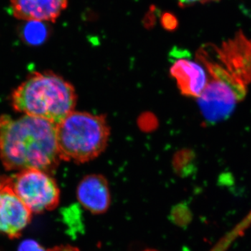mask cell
Returning a JSON list of instances; mask_svg holds the SVG:
<instances>
[{
  "mask_svg": "<svg viewBox=\"0 0 251 251\" xmlns=\"http://www.w3.org/2000/svg\"><path fill=\"white\" fill-rule=\"evenodd\" d=\"M193 158H194V155L189 150L180 151L175 160V168L178 170L179 173H184V167L191 164V162H193Z\"/></svg>",
  "mask_w": 251,
  "mask_h": 251,
  "instance_id": "7c38bea8",
  "label": "cell"
},
{
  "mask_svg": "<svg viewBox=\"0 0 251 251\" xmlns=\"http://www.w3.org/2000/svg\"><path fill=\"white\" fill-rule=\"evenodd\" d=\"M19 34L23 42L27 45L36 46L44 44L50 34V27L42 21H25L19 29Z\"/></svg>",
  "mask_w": 251,
  "mask_h": 251,
  "instance_id": "30bf717a",
  "label": "cell"
},
{
  "mask_svg": "<svg viewBox=\"0 0 251 251\" xmlns=\"http://www.w3.org/2000/svg\"><path fill=\"white\" fill-rule=\"evenodd\" d=\"M201 63L186 58L176 59L171 68L174 77L183 95L198 99L207 84V75Z\"/></svg>",
  "mask_w": 251,
  "mask_h": 251,
  "instance_id": "ba28073f",
  "label": "cell"
},
{
  "mask_svg": "<svg viewBox=\"0 0 251 251\" xmlns=\"http://www.w3.org/2000/svg\"><path fill=\"white\" fill-rule=\"evenodd\" d=\"M18 251H47L39 243L33 239H26L20 244Z\"/></svg>",
  "mask_w": 251,
  "mask_h": 251,
  "instance_id": "4fadbf2b",
  "label": "cell"
},
{
  "mask_svg": "<svg viewBox=\"0 0 251 251\" xmlns=\"http://www.w3.org/2000/svg\"><path fill=\"white\" fill-rule=\"evenodd\" d=\"M77 95L72 84L52 72H36L13 92L15 110L59 124L74 111Z\"/></svg>",
  "mask_w": 251,
  "mask_h": 251,
  "instance_id": "3957f363",
  "label": "cell"
},
{
  "mask_svg": "<svg viewBox=\"0 0 251 251\" xmlns=\"http://www.w3.org/2000/svg\"><path fill=\"white\" fill-rule=\"evenodd\" d=\"M110 131L103 115L73 111L57 125L61 160L84 163L105 151Z\"/></svg>",
  "mask_w": 251,
  "mask_h": 251,
  "instance_id": "277c9868",
  "label": "cell"
},
{
  "mask_svg": "<svg viewBox=\"0 0 251 251\" xmlns=\"http://www.w3.org/2000/svg\"><path fill=\"white\" fill-rule=\"evenodd\" d=\"M181 6H187V5L195 4V3H204L207 1H214V0H178Z\"/></svg>",
  "mask_w": 251,
  "mask_h": 251,
  "instance_id": "9a60e30c",
  "label": "cell"
},
{
  "mask_svg": "<svg viewBox=\"0 0 251 251\" xmlns=\"http://www.w3.org/2000/svg\"><path fill=\"white\" fill-rule=\"evenodd\" d=\"M196 57L209 73L198 99L201 114L209 125L224 122L244 100L251 84V39L239 31L219 45L202 46Z\"/></svg>",
  "mask_w": 251,
  "mask_h": 251,
  "instance_id": "6da1fadb",
  "label": "cell"
},
{
  "mask_svg": "<svg viewBox=\"0 0 251 251\" xmlns=\"http://www.w3.org/2000/svg\"><path fill=\"white\" fill-rule=\"evenodd\" d=\"M0 159L8 171L28 169L49 172L61 158L57 125L39 117H0Z\"/></svg>",
  "mask_w": 251,
  "mask_h": 251,
  "instance_id": "7a4b0ae2",
  "label": "cell"
},
{
  "mask_svg": "<svg viewBox=\"0 0 251 251\" xmlns=\"http://www.w3.org/2000/svg\"><path fill=\"white\" fill-rule=\"evenodd\" d=\"M251 226V211L247 214L233 228L223 236L219 242L209 251H227L239 238L245 234L246 231ZM143 251H158L153 249H147Z\"/></svg>",
  "mask_w": 251,
  "mask_h": 251,
  "instance_id": "8fae6325",
  "label": "cell"
},
{
  "mask_svg": "<svg viewBox=\"0 0 251 251\" xmlns=\"http://www.w3.org/2000/svg\"><path fill=\"white\" fill-rule=\"evenodd\" d=\"M9 179L15 193L31 213L53 210L58 206L60 191L46 172L25 170Z\"/></svg>",
  "mask_w": 251,
  "mask_h": 251,
  "instance_id": "5b68a950",
  "label": "cell"
},
{
  "mask_svg": "<svg viewBox=\"0 0 251 251\" xmlns=\"http://www.w3.org/2000/svg\"><path fill=\"white\" fill-rule=\"evenodd\" d=\"M47 251H80V250L77 248L72 247V246L62 245L48 249Z\"/></svg>",
  "mask_w": 251,
  "mask_h": 251,
  "instance_id": "5bb4252c",
  "label": "cell"
},
{
  "mask_svg": "<svg viewBox=\"0 0 251 251\" xmlns=\"http://www.w3.org/2000/svg\"><path fill=\"white\" fill-rule=\"evenodd\" d=\"M31 212L21 201L10 184V179L0 181V234L10 239L21 237L30 223Z\"/></svg>",
  "mask_w": 251,
  "mask_h": 251,
  "instance_id": "8992f818",
  "label": "cell"
},
{
  "mask_svg": "<svg viewBox=\"0 0 251 251\" xmlns=\"http://www.w3.org/2000/svg\"><path fill=\"white\" fill-rule=\"evenodd\" d=\"M12 14L23 21L55 22L68 0H10Z\"/></svg>",
  "mask_w": 251,
  "mask_h": 251,
  "instance_id": "9c48e42d",
  "label": "cell"
},
{
  "mask_svg": "<svg viewBox=\"0 0 251 251\" xmlns=\"http://www.w3.org/2000/svg\"><path fill=\"white\" fill-rule=\"evenodd\" d=\"M76 195L81 205L94 215L105 214L111 204L108 181L102 175L85 176L77 186Z\"/></svg>",
  "mask_w": 251,
  "mask_h": 251,
  "instance_id": "52a82bcc",
  "label": "cell"
}]
</instances>
